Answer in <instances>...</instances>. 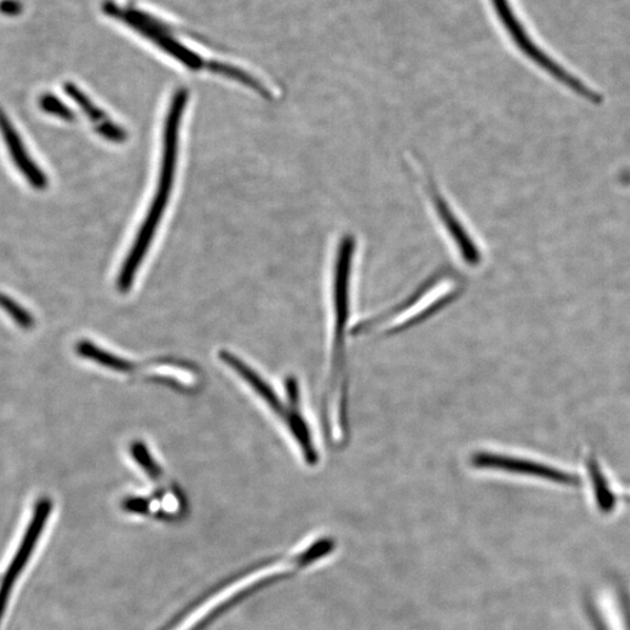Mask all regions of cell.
<instances>
[{
    "label": "cell",
    "instance_id": "9c48e42d",
    "mask_svg": "<svg viewBox=\"0 0 630 630\" xmlns=\"http://www.w3.org/2000/svg\"><path fill=\"white\" fill-rule=\"evenodd\" d=\"M0 131H2L3 137L7 140L9 151L18 169L25 174L32 186L44 189L47 185L45 174L38 169L34 161L32 162L25 147L22 145V140H20L19 135L12 128L8 119V116L4 115L2 110H0Z\"/></svg>",
    "mask_w": 630,
    "mask_h": 630
},
{
    "label": "cell",
    "instance_id": "277c9868",
    "mask_svg": "<svg viewBox=\"0 0 630 630\" xmlns=\"http://www.w3.org/2000/svg\"><path fill=\"white\" fill-rule=\"evenodd\" d=\"M218 356L221 361L239 376L243 382H246L252 391L269 406V409L286 424L305 461L310 466L317 465L319 455L316 449L314 440L312 439L309 424L302 415L301 405H292L289 402L284 403L268 381L264 380L249 363L243 361L239 356L228 351H221Z\"/></svg>",
    "mask_w": 630,
    "mask_h": 630
},
{
    "label": "cell",
    "instance_id": "3957f363",
    "mask_svg": "<svg viewBox=\"0 0 630 630\" xmlns=\"http://www.w3.org/2000/svg\"><path fill=\"white\" fill-rule=\"evenodd\" d=\"M107 17L120 23L139 36L148 40L162 53L177 61L191 72L207 71L228 78L234 65L222 61L209 58L190 46L185 40L184 31L175 26L165 18L157 15L143 8L121 0H107L104 4Z\"/></svg>",
    "mask_w": 630,
    "mask_h": 630
},
{
    "label": "cell",
    "instance_id": "ba28073f",
    "mask_svg": "<svg viewBox=\"0 0 630 630\" xmlns=\"http://www.w3.org/2000/svg\"><path fill=\"white\" fill-rule=\"evenodd\" d=\"M431 200L436 207L447 234L455 242L456 247L466 263L477 266L480 263V250L469 232L466 231L459 217L452 212L449 203L442 197L437 188L429 181Z\"/></svg>",
    "mask_w": 630,
    "mask_h": 630
},
{
    "label": "cell",
    "instance_id": "7a4b0ae2",
    "mask_svg": "<svg viewBox=\"0 0 630 630\" xmlns=\"http://www.w3.org/2000/svg\"><path fill=\"white\" fill-rule=\"evenodd\" d=\"M188 104L189 92L185 88H179L170 102L164 129H162L161 160L156 193L118 274L116 287L121 293H127L132 288L141 263L151 248L161 220L169 206L178 168L181 120L184 118Z\"/></svg>",
    "mask_w": 630,
    "mask_h": 630
},
{
    "label": "cell",
    "instance_id": "6da1fadb",
    "mask_svg": "<svg viewBox=\"0 0 630 630\" xmlns=\"http://www.w3.org/2000/svg\"><path fill=\"white\" fill-rule=\"evenodd\" d=\"M334 551V540L323 537L296 552L261 558L210 587L159 630H209L243 602L277 583L308 570Z\"/></svg>",
    "mask_w": 630,
    "mask_h": 630
},
{
    "label": "cell",
    "instance_id": "8fae6325",
    "mask_svg": "<svg viewBox=\"0 0 630 630\" xmlns=\"http://www.w3.org/2000/svg\"><path fill=\"white\" fill-rule=\"evenodd\" d=\"M75 350L78 356L90 360L110 371L117 373H129L132 371L131 362L98 348L90 341L84 340L78 342Z\"/></svg>",
    "mask_w": 630,
    "mask_h": 630
},
{
    "label": "cell",
    "instance_id": "4fadbf2b",
    "mask_svg": "<svg viewBox=\"0 0 630 630\" xmlns=\"http://www.w3.org/2000/svg\"><path fill=\"white\" fill-rule=\"evenodd\" d=\"M131 455L134 459L137 461V463L141 467V469L146 471L147 474H149L152 478H158L159 476H161L159 466L153 460V457L147 449V446H145L141 442L134 444L131 447Z\"/></svg>",
    "mask_w": 630,
    "mask_h": 630
},
{
    "label": "cell",
    "instance_id": "5b68a950",
    "mask_svg": "<svg viewBox=\"0 0 630 630\" xmlns=\"http://www.w3.org/2000/svg\"><path fill=\"white\" fill-rule=\"evenodd\" d=\"M53 512V502L49 498L40 499L34 508L32 520L25 535L20 542L17 553L9 564L4 578L0 583V623H2L12 589L24 572L32 553L35 551L40 536L45 531L50 515Z\"/></svg>",
    "mask_w": 630,
    "mask_h": 630
},
{
    "label": "cell",
    "instance_id": "8992f818",
    "mask_svg": "<svg viewBox=\"0 0 630 630\" xmlns=\"http://www.w3.org/2000/svg\"><path fill=\"white\" fill-rule=\"evenodd\" d=\"M495 6L503 19V23L508 30L512 32V35L515 40L517 46L530 56L534 63L541 66L545 72L553 75L554 77L558 78L560 83L575 93L586 97L588 100L599 102V97L596 93L589 90L585 85L580 83L578 78L565 72L560 66L554 63V60L545 55L538 47H536L530 36H527L520 24L516 23V19L514 18L511 8L506 7L505 0H495Z\"/></svg>",
    "mask_w": 630,
    "mask_h": 630
},
{
    "label": "cell",
    "instance_id": "5bb4252c",
    "mask_svg": "<svg viewBox=\"0 0 630 630\" xmlns=\"http://www.w3.org/2000/svg\"><path fill=\"white\" fill-rule=\"evenodd\" d=\"M40 106L46 113L57 116L58 118H63L66 120L73 119V113L66 107L63 102L58 100L53 95H47L40 100Z\"/></svg>",
    "mask_w": 630,
    "mask_h": 630
},
{
    "label": "cell",
    "instance_id": "30bf717a",
    "mask_svg": "<svg viewBox=\"0 0 630 630\" xmlns=\"http://www.w3.org/2000/svg\"><path fill=\"white\" fill-rule=\"evenodd\" d=\"M66 93L83 108L88 118L95 125L97 132L111 141H124L127 139V132L111 121L104 110L97 108L90 98L72 84H67Z\"/></svg>",
    "mask_w": 630,
    "mask_h": 630
},
{
    "label": "cell",
    "instance_id": "7c38bea8",
    "mask_svg": "<svg viewBox=\"0 0 630 630\" xmlns=\"http://www.w3.org/2000/svg\"><path fill=\"white\" fill-rule=\"evenodd\" d=\"M0 308L8 312V314L19 324L22 329H32L34 319L32 316L20 305L12 299L0 295Z\"/></svg>",
    "mask_w": 630,
    "mask_h": 630
},
{
    "label": "cell",
    "instance_id": "52a82bcc",
    "mask_svg": "<svg viewBox=\"0 0 630 630\" xmlns=\"http://www.w3.org/2000/svg\"><path fill=\"white\" fill-rule=\"evenodd\" d=\"M471 463L478 470L503 471L522 476L538 477L564 484L577 483V478L572 474L553 469L531 460L514 458L494 452L479 451L471 457Z\"/></svg>",
    "mask_w": 630,
    "mask_h": 630
},
{
    "label": "cell",
    "instance_id": "9a60e30c",
    "mask_svg": "<svg viewBox=\"0 0 630 630\" xmlns=\"http://www.w3.org/2000/svg\"><path fill=\"white\" fill-rule=\"evenodd\" d=\"M20 9H22V7H20L15 0H4V2L0 3V11L6 14H17Z\"/></svg>",
    "mask_w": 630,
    "mask_h": 630
}]
</instances>
